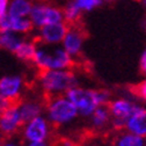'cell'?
Here are the masks:
<instances>
[{
  "instance_id": "5bb4252c",
  "label": "cell",
  "mask_w": 146,
  "mask_h": 146,
  "mask_svg": "<svg viewBox=\"0 0 146 146\" xmlns=\"http://www.w3.org/2000/svg\"><path fill=\"white\" fill-rule=\"evenodd\" d=\"M25 38L21 34L14 31H0V48L14 53Z\"/></svg>"
},
{
  "instance_id": "4316f807",
  "label": "cell",
  "mask_w": 146,
  "mask_h": 146,
  "mask_svg": "<svg viewBox=\"0 0 146 146\" xmlns=\"http://www.w3.org/2000/svg\"><path fill=\"white\" fill-rule=\"evenodd\" d=\"M27 146H49V144L45 143V140H42V141H28Z\"/></svg>"
},
{
  "instance_id": "6da1fadb",
  "label": "cell",
  "mask_w": 146,
  "mask_h": 146,
  "mask_svg": "<svg viewBox=\"0 0 146 146\" xmlns=\"http://www.w3.org/2000/svg\"><path fill=\"white\" fill-rule=\"evenodd\" d=\"M33 63L42 70H66L72 67L73 57L62 45H46L37 42Z\"/></svg>"
},
{
  "instance_id": "f546056e",
  "label": "cell",
  "mask_w": 146,
  "mask_h": 146,
  "mask_svg": "<svg viewBox=\"0 0 146 146\" xmlns=\"http://www.w3.org/2000/svg\"><path fill=\"white\" fill-rule=\"evenodd\" d=\"M102 3H113V1H116V0H101Z\"/></svg>"
},
{
  "instance_id": "603a6c76",
  "label": "cell",
  "mask_w": 146,
  "mask_h": 146,
  "mask_svg": "<svg viewBox=\"0 0 146 146\" xmlns=\"http://www.w3.org/2000/svg\"><path fill=\"white\" fill-rule=\"evenodd\" d=\"M9 6V0H0V17L7 14Z\"/></svg>"
},
{
  "instance_id": "ac0fdd59",
  "label": "cell",
  "mask_w": 146,
  "mask_h": 146,
  "mask_svg": "<svg viewBox=\"0 0 146 146\" xmlns=\"http://www.w3.org/2000/svg\"><path fill=\"white\" fill-rule=\"evenodd\" d=\"M145 145L146 144L144 137H140L129 131L121 135L115 143V146H145Z\"/></svg>"
},
{
  "instance_id": "30bf717a",
  "label": "cell",
  "mask_w": 146,
  "mask_h": 146,
  "mask_svg": "<svg viewBox=\"0 0 146 146\" xmlns=\"http://www.w3.org/2000/svg\"><path fill=\"white\" fill-rule=\"evenodd\" d=\"M23 136L27 141H42L49 137L50 126L45 118L37 116L23 125Z\"/></svg>"
},
{
  "instance_id": "83f0119b",
  "label": "cell",
  "mask_w": 146,
  "mask_h": 146,
  "mask_svg": "<svg viewBox=\"0 0 146 146\" xmlns=\"http://www.w3.org/2000/svg\"><path fill=\"white\" fill-rule=\"evenodd\" d=\"M1 146H19V145H16V144H14V143H7V141L4 140V143H3Z\"/></svg>"
},
{
  "instance_id": "9a60e30c",
  "label": "cell",
  "mask_w": 146,
  "mask_h": 146,
  "mask_svg": "<svg viewBox=\"0 0 146 146\" xmlns=\"http://www.w3.org/2000/svg\"><path fill=\"white\" fill-rule=\"evenodd\" d=\"M34 0H9L7 14L17 17H29Z\"/></svg>"
},
{
  "instance_id": "2e32d148",
  "label": "cell",
  "mask_w": 146,
  "mask_h": 146,
  "mask_svg": "<svg viewBox=\"0 0 146 146\" xmlns=\"http://www.w3.org/2000/svg\"><path fill=\"white\" fill-rule=\"evenodd\" d=\"M36 48H37V41L25 38L22 41V43L20 44V46L14 52V54L23 62H31L33 63L35 52H36Z\"/></svg>"
},
{
  "instance_id": "7c38bea8",
  "label": "cell",
  "mask_w": 146,
  "mask_h": 146,
  "mask_svg": "<svg viewBox=\"0 0 146 146\" xmlns=\"http://www.w3.org/2000/svg\"><path fill=\"white\" fill-rule=\"evenodd\" d=\"M126 131L138 135L140 137H146V109L138 107L136 111L127 118L125 123Z\"/></svg>"
},
{
  "instance_id": "ffe728a7",
  "label": "cell",
  "mask_w": 146,
  "mask_h": 146,
  "mask_svg": "<svg viewBox=\"0 0 146 146\" xmlns=\"http://www.w3.org/2000/svg\"><path fill=\"white\" fill-rule=\"evenodd\" d=\"M63 13H64V20L68 25L77 23L81 19V15L84 14L74 4L72 3V0L67 1V4L64 6Z\"/></svg>"
},
{
  "instance_id": "f1b7e54d",
  "label": "cell",
  "mask_w": 146,
  "mask_h": 146,
  "mask_svg": "<svg viewBox=\"0 0 146 146\" xmlns=\"http://www.w3.org/2000/svg\"><path fill=\"white\" fill-rule=\"evenodd\" d=\"M4 140H5V138H4V136L1 135V132H0V146H1V145H3Z\"/></svg>"
},
{
  "instance_id": "ba28073f",
  "label": "cell",
  "mask_w": 146,
  "mask_h": 146,
  "mask_svg": "<svg viewBox=\"0 0 146 146\" xmlns=\"http://www.w3.org/2000/svg\"><path fill=\"white\" fill-rule=\"evenodd\" d=\"M23 122L20 116L19 107L12 108L3 115H0V132L4 138H11L19 132L21 127H23Z\"/></svg>"
},
{
  "instance_id": "4fadbf2b",
  "label": "cell",
  "mask_w": 146,
  "mask_h": 146,
  "mask_svg": "<svg viewBox=\"0 0 146 146\" xmlns=\"http://www.w3.org/2000/svg\"><path fill=\"white\" fill-rule=\"evenodd\" d=\"M22 78L20 77H5L0 80V94L16 98L20 96V89L22 87Z\"/></svg>"
},
{
  "instance_id": "44dd1931",
  "label": "cell",
  "mask_w": 146,
  "mask_h": 146,
  "mask_svg": "<svg viewBox=\"0 0 146 146\" xmlns=\"http://www.w3.org/2000/svg\"><path fill=\"white\" fill-rule=\"evenodd\" d=\"M21 103H22V100L20 96L9 98V96L0 94V115H3L4 113H6L12 108L20 107Z\"/></svg>"
},
{
  "instance_id": "4dcf8cb0",
  "label": "cell",
  "mask_w": 146,
  "mask_h": 146,
  "mask_svg": "<svg viewBox=\"0 0 146 146\" xmlns=\"http://www.w3.org/2000/svg\"><path fill=\"white\" fill-rule=\"evenodd\" d=\"M140 3H141V5L146 8V0H140Z\"/></svg>"
},
{
  "instance_id": "8992f818",
  "label": "cell",
  "mask_w": 146,
  "mask_h": 146,
  "mask_svg": "<svg viewBox=\"0 0 146 146\" xmlns=\"http://www.w3.org/2000/svg\"><path fill=\"white\" fill-rule=\"evenodd\" d=\"M67 29H68V23H66L65 21L46 25L37 29L36 41L46 45H59L62 44L65 37Z\"/></svg>"
},
{
  "instance_id": "7a4b0ae2",
  "label": "cell",
  "mask_w": 146,
  "mask_h": 146,
  "mask_svg": "<svg viewBox=\"0 0 146 146\" xmlns=\"http://www.w3.org/2000/svg\"><path fill=\"white\" fill-rule=\"evenodd\" d=\"M40 84L45 96L64 95L68 89L78 85L76 74L68 68L66 70H42L38 74Z\"/></svg>"
},
{
  "instance_id": "7402d4cb",
  "label": "cell",
  "mask_w": 146,
  "mask_h": 146,
  "mask_svg": "<svg viewBox=\"0 0 146 146\" xmlns=\"http://www.w3.org/2000/svg\"><path fill=\"white\" fill-rule=\"evenodd\" d=\"M72 3L82 13H90L103 4L101 0H72Z\"/></svg>"
},
{
  "instance_id": "5b68a950",
  "label": "cell",
  "mask_w": 146,
  "mask_h": 146,
  "mask_svg": "<svg viewBox=\"0 0 146 146\" xmlns=\"http://www.w3.org/2000/svg\"><path fill=\"white\" fill-rule=\"evenodd\" d=\"M29 19L34 26V29L42 28L46 25L58 23L64 20L63 9L58 6L45 1H35L31 8Z\"/></svg>"
},
{
  "instance_id": "8fae6325",
  "label": "cell",
  "mask_w": 146,
  "mask_h": 146,
  "mask_svg": "<svg viewBox=\"0 0 146 146\" xmlns=\"http://www.w3.org/2000/svg\"><path fill=\"white\" fill-rule=\"evenodd\" d=\"M34 26L29 17H17L6 14L0 17V31H14L21 35L31 33Z\"/></svg>"
},
{
  "instance_id": "d4e9b609",
  "label": "cell",
  "mask_w": 146,
  "mask_h": 146,
  "mask_svg": "<svg viewBox=\"0 0 146 146\" xmlns=\"http://www.w3.org/2000/svg\"><path fill=\"white\" fill-rule=\"evenodd\" d=\"M137 93H138L141 98L146 99V80H145L141 85L138 86V88H137Z\"/></svg>"
},
{
  "instance_id": "3957f363",
  "label": "cell",
  "mask_w": 146,
  "mask_h": 146,
  "mask_svg": "<svg viewBox=\"0 0 146 146\" xmlns=\"http://www.w3.org/2000/svg\"><path fill=\"white\" fill-rule=\"evenodd\" d=\"M65 95L77 107L79 115L85 117H90L98 107L104 106L109 101V93L106 90L87 89L77 86L68 89Z\"/></svg>"
},
{
  "instance_id": "1f68e13d",
  "label": "cell",
  "mask_w": 146,
  "mask_h": 146,
  "mask_svg": "<svg viewBox=\"0 0 146 146\" xmlns=\"http://www.w3.org/2000/svg\"><path fill=\"white\" fill-rule=\"evenodd\" d=\"M145 28H146V20H145Z\"/></svg>"
},
{
  "instance_id": "9c48e42d",
  "label": "cell",
  "mask_w": 146,
  "mask_h": 146,
  "mask_svg": "<svg viewBox=\"0 0 146 146\" xmlns=\"http://www.w3.org/2000/svg\"><path fill=\"white\" fill-rule=\"evenodd\" d=\"M138 108L137 104L127 100H115L109 106V111L114 119V124L116 127H124L125 123Z\"/></svg>"
},
{
  "instance_id": "52a82bcc",
  "label": "cell",
  "mask_w": 146,
  "mask_h": 146,
  "mask_svg": "<svg viewBox=\"0 0 146 146\" xmlns=\"http://www.w3.org/2000/svg\"><path fill=\"white\" fill-rule=\"evenodd\" d=\"M85 37H86V35L80 26H78L77 23L71 25L67 29V33L60 45L66 50L68 54H71L74 58V57L80 56V53L82 52Z\"/></svg>"
},
{
  "instance_id": "e0dca14e",
  "label": "cell",
  "mask_w": 146,
  "mask_h": 146,
  "mask_svg": "<svg viewBox=\"0 0 146 146\" xmlns=\"http://www.w3.org/2000/svg\"><path fill=\"white\" fill-rule=\"evenodd\" d=\"M19 111H20V116H21L23 124H26L29 121H31L35 117L41 115L42 106L38 102H35V101L22 102L19 107Z\"/></svg>"
},
{
  "instance_id": "d6986e66",
  "label": "cell",
  "mask_w": 146,
  "mask_h": 146,
  "mask_svg": "<svg viewBox=\"0 0 146 146\" xmlns=\"http://www.w3.org/2000/svg\"><path fill=\"white\" fill-rule=\"evenodd\" d=\"M110 117H111V115H110V111H109V108H106L104 106L98 107L94 110V113L90 115V118H92V124L95 127L104 126L109 122Z\"/></svg>"
},
{
  "instance_id": "cb8c5ba5",
  "label": "cell",
  "mask_w": 146,
  "mask_h": 146,
  "mask_svg": "<svg viewBox=\"0 0 146 146\" xmlns=\"http://www.w3.org/2000/svg\"><path fill=\"white\" fill-rule=\"evenodd\" d=\"M52 146H76V145L70 139H58L54 143H52Z\"/></svg>"
},
{
  "instance_id": "484cf974",
  "label": "cell",
  "mask_w": 146,
  "mask_h": 146,
  "mask_svg": "<svg viewBox=\"0 0 146 146\" xmlns=\"http://www.w3.org/2000/svg\"><path fill=\"white\" fill-rule=\"evenodd\" d=\"M140 68L146 72V49L144 50V52L141 53V57H140Z\"/></svg>"
},
{
  "instance_id": "277c9868",
  "label": "cell",
  "mask_w": 146,
  "mask_h": 146,
  "mask_svg": "<svg viewBox=\"0 0 146 146\" xmlns=\"http://www.w3.org/2000/svg\"><path fill=\"white\" fill-rule=\"evenodd\" d=\"M46 113L50 123L53 125H65L73 122L79 115L77 107L66 95L45 96Z\"/></svg>"
}]
</instances>
